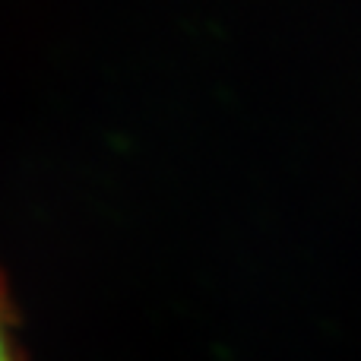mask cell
<instances>
[{
  "instance_id": "1",
  "label": "cell",
  "mask_w": 361,
  "mask_h": 361,
  "mask_svg": "<svg viewBox=\"0 0 361 361\" xmlns=\"http://www.w3.org/2000/svg\"><path fill=\"white\" fill-rule=\"evenodd\" d=\"M0 361H23L16 339V317H13V305L4 282H0Z\"/></svg>"
}]
</instances>
